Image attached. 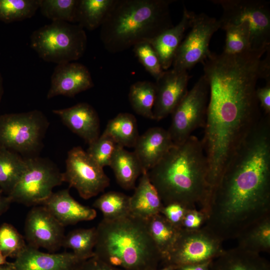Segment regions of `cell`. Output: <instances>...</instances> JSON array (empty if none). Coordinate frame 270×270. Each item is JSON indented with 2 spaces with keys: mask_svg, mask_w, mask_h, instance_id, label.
Segmentation results:
<instances>
[{
  "mask_svg": "<svg viewBox=\"0 0 270 270\" xmlns=\"http://www.w3.org/2000/svg\"><path fill=\"white\" fill-rule=\"evenodd\" d=\"M27 166L26 159L12 150L0 148V188L8 195L14 188Z\"/></svg>",
  "mask_w": 270,
  "mask_h": 270,
  "instance_id": "obj_26",
  "label": "cell"
},
{
  "mask_svg": "<svg viewBox=\"0 0 270 270\" xmlns=\"http://www.w3.org/2000/svg\"><path fill=\"white\" fill-rule=\"evenodd\" d=\"M4 94L3 79L1 73L0 72V102Z\"/></svg>",
  "mask_w": 270,
  "mask_h": 270,
  "instance_id": "obj_47",
  "label": "cell"
},
{
  "mask_svg": "<svg viewBox=\"0 0 270 270\" xmlns=\"http://www.w3.org/2000/svg\"><path fill=\"white\" fill-rule=\"evenodd\" d=\"M114 0H78L76 21L82 28L93 30L100 27Z\"/></svg>",
  "mask_w": 270,
  "mask_h": 270,
  "instance_id": "obj_28",
  "label": "cell"
},
{
  "mask_svg": "<svg viewBox=\"0 0 270 270\" xmlns=\"http://www.w3.org/2000/svg\"><path fill=\"white\" fill-rule=\"evenodd\" d=\"M206 220V214L198 209H188L182 222L180 229L194 230L202 228Z\"/></svg>",
  "mask_w": 270,
  "mask_h": 270,
  "instance_id": "obj_40",
  "label": "cell"
},
{
  "mask_svg": "<svg viewBox=\"0 0 270 270\" xmlns=\"http://www.w3.org/2000/svg\"><path fill=\"white\" fill-rule=\"evenodd\" d=\"M174 268L170 266H164L163 268L160 270H174Z\"/></svg>",
  "mask_w": 270,
  "mask_h": 270,
  "instance_id": "obj_48",
  "label": "cell"
},
{
  "mask_svg": "<svg viewBox=\"0 0 270 270\" xmlns=\"http://www.w3.org/2000/svg\"><path fill=\"white\" fill-rule=\"evenodd\" d=\"M94 86L90 73L84 65L74 62L58 64L52 75L46 98L58 96L74 97Z\"/></svg>",
  "mask_w": 270,
  "mask_h": 270,
  "instance_id": "obj_16",
  "label": "cell"
},
{
  "mask_svg": "<svg viewBox=\"0 0 270 270\" xmlns=\"http://www.w3.org/2000/svg\"><path fill=\"white\" fill-rule=\"evenodd\" d=\"M62 178L69 188H74L85 200L97 196L110 184V179L104 168L80 146L73 147L68 152Z\"/></svg>",
  "mask_w": 270,
  "mask_h": 270,
  "instance_id": "obj_12",
  "label": "cell"
},
{
  "mask_svg": "<svg viewBox=\"0 0 270 270\" xmlns=\"http://www.w3.org/2000/svg\"><path fill=\"white\" fill-rule=\"evenodd\" d=\"M30 46L44 60L58 64L80 59L87 46V36L78 24L52 22L34 31Z\"/></svg>",
  "mask_w": 270,
  "mask_h": 270,
  "instance_id": "obj_6",
  "label": "cell"
},
{
  "mask_svg": "<svg viewBox=\"0 0 270 270\" xmlns=\"http://www.w3.org/2000/svg\"><path fill=\"white\" fill-rule=\"evenodd\" d=\"M238 240V246L260 254L270 252V216L249 228Z\"/></svg>",
  "mask_w": 270,
  "mask_h": 270,
  "instance_id": "obj_32",
  "label": "cell"
},
{
  "mask_svg": "<svg viewBox=\"0 0 270 270\" xmlns=\"http://www.w3.org/2000/svg\"><path fill=\"white\" fill-rule=\"evenodd\" d=\"M93 206L98 209L103 215V219L114 220L130 214V196L126 194L110 191L98 198Z\"/></svg>",
  "mask_w": 270,
  "mask_h": 270,
  "instance_id": "obj_31",
  "label": "cell"
},
{
  "mask_svg": "<svg viewBox=\"0 0 270 270\" xmlns=\"http://www.w3.org/2000/svg\"><path fill=\"white\" fill-rule=\"evenodd\" d=\"M118 184L125 190L136 188V181L143 170L134 152L116 145L110 164Z\"/></svg>",
  "mask_w": 270,
  "mask_h": 270,
  "instance_id": "obj_24",
  "label": "cell"
},
{
  "mask_svg": "<svg viewBox=\"0 0 270 270\" xmlns=\"http://www.w3.org/2000/svg\"><path fill=\"white\" fill-rule=\"evenodd\" d=\"M78 0H40L41 14L52 22L75 23Z\"/></svg>",
  "mask_w": 270,
  "mask_h": 270,
  "instance_id": "obj_35",
  "label": "cell"
},
{
  "mask_svg": "<svg viewBox=\"0 0 270 270\" xmlns=\"http://www.w3.org/2000/svg\"><path fill=\"white\" fill-rule=\"evenodd\" d=\"M0 190V216L4 213L10 208L12 202L8 196H4Z\"/></svg>",
  "mask_w": 270,
  "mask_h": 270,
  "instance_id": "obj_44",
  "label": "cell"
},
{
  "mask_svg": "<svg viewBox=\"0 0 270 270\" xmlns=\"http://www.w3.org/2000/svg\"><path fill=\"white\" fill-rule=\"evenodd\" d=\"M220 28L226 32V43L223 53L235 54L252 51L248 24L242 22L237 24H226Z\"/></svg>",
  "mask_w": 270,
  "mask_h": 270,
  "instance_id": "obj_33",
  "label": "cell"
},
{
  "mask_svg": "<svg viewBox=\"0 0 270 270\" xmlns=\"http://www.w3.org/2000/svg\"><path fill=\"white\" fill-rule=\"evenodd\" d=\"M173 0H114L100 26V38L111 53L150 41L173 26L170 6Z\"/></svg>",
  "mask_w": 270,
  "mask_h": 270,
  "instance_id": "obj_4",
  "label": "cell"
},
{
  "mask_svg": "<svg viewBox=\"0 0 270 270\" xmlns=\"http://www.w3.org/2000/svg\"><path fill=\"white\" fill-rule=\"evenodd\" d=\"M266 85L256 89V95L260 108L265 114H270V78L266 80Z\"/></svg>",
  "mask_w": 270,
  "mask_h": 270,
  "instance_id": "obj_42",
  "label": "cell"
},
{
  "mask_svg": "<svg viewBox=\"0 0 270 270\" xmlns=\"http://www.w3.org/2000/svg\"><path fill=\"white\" fill-rule=\"evenodd\" d=\"M188 209L179 203L172 202L164 206L160 214L171 224L180 229L182 222Z\"/></svg>",
  "mask_w": 270,
  "mask_h": 270,
  "instance_id": "obj_39",
  "label": "cell"
},
{
  "mask_svg": "<svg viewBox=\"0 0 270 270\" xmlns=\"http://www.w3.org/2000/svg\"><path fill=\"white\" fill-rule=\"evenodd\" d=\"M194 12L184 6L180 21L149 41L156 52L164 70L172 66L186 30L190 28Z\"/></svg>",
  "mask_w": 270,
  "mask_h": 270,
  "instance_id": "obj_21",
  "label": "cell"
},
{
  "mask_svg": "<svg viewBox=\"0 0 270 270\" xmlns=\"http://www.w3.org/2000/svg\"><path fill=\"white\" fill-rule=\"evenodd\" d=\"M64 124L88 144L100 136V122L94 108L86 102H80L72 106L52 110Z\"/></svg>",
  "mask_w": 270,
  "mask_h": 270,
  "instance_id": "obj_18",
  "label": "cell"
},
{
  "mask_svg": "<svg viewBox=\"0 0 270 270\" xmlns=\"http://www.w3.org/2000/svg\"><path fill=\"white\" fill-rule=\"evenodd\" d=\"M40 0H0V20L10 23L33 16Z\"/></svg>",
  "mask_w": 270,
  "mask_h": 270,
  "instance_id": "obj_34",
  "label": "cell"
},
{
  "mask_svg": "<svg viewBox=\"0 0 270 270\" xmlns=\"http://www.w3.org/2000/svg\"><path fill=\"white\" fill-rule=\"evenodd\" d=\"M135 56L144 68L155 80H157L164 70L158 56L148 41H142L133 46Z\"/></svg>",
  "mask_w": 270,
  "mask_h": 270,
  "instance_id": "obj_37",
  "label": "cell"
},
{
  "mask_svg": "<svg viewBox=\"0 0 270 270\" xmlns=\"http://www.w3.org/2000/svg\"><path fill=\"white\" fill-rule=\"evenodd\" d=\"M49 122L40 110L0 115V148L25 158L38 156Z\"/></svg>",
  "mask_w": 270,
  "mask_h": 270,
  "instance_id": "obj_7",
  "label": "cell"
},
{
  "mask_svg": "<svg viewBox=\"0 0 270 270\" xmlns=\"http://www.w3.org/2000/svg\"><path fill=\"white\" fill-rule=\"evenodd\" d=\"M24 236L11 224L0 226V252L6 258H14L27 246Z\"/></svg>",
  "mask_w": 270,
  "mask_h": 270,
  "instance_id": "obj_36",
  "label": "cell"
},
{
  "mask_svg": "<svg viewBox=\"0 0 270 270\" xmlns=\"http://www.w3.org/2000/svg\"><path fill=\"white\" fill-rule=\"evenodd\" d=\"M96 240V227L76 229L64 236L62 247L70 249L78 258L85 260L94 256Z\"/></svg>",
  "mask_w": 270,
  "mask_h": 270,
  "instance_id": "obj_30",
  "label": "cell"
},
{
  "mask_svg": "<svg viewBox=\"0 0 270 270\" xmlns=\"http://www.w3.org/2000/svg\"><path fill=\"white\" fill-rule=\"evenodd\" d=\"M148 174L164 206L177 202L188 209L200 208L205 214L210 196L208 168L196 136L174 145Z\"/></svg>",
  "mask_w": 270,
  "mask_h": 270,
  "instance_id": "obj_3",
  "label": "cell"
},
{
  "mask_svg": "<svg viewBox=\"0 0 270 270\" xmlns=\"http://www.w3.org/2000/svg\"><path fill=\"white\" fill-rule=\"evenodd\" d=\"M146 221L149 234L161 254L162 260L172 249L180 228L171 224L160 214Z\"/></svg>",
  "mask_w": 270,
  "mask_h": 270,
  "instance_id": "obj_27",
  "label": "cell"
},
{
  "mask_svg": "<svg viewBox=\"0 0 270 270\" xmlns=\"http://www.w3.org/2000/svg\"><path fill=\"white\" fill-rule=\"evenodd\" d=\"M0 270H16L12 266V263L0 266Z\"/></svg>",
  "mask_w": 270,
  "mask_h": 270,
  "instance_id": "obj_45",
  "label": "cell"
},
{
  "mask_svg": "<svg viewBox=\"0 0 270 270\" xmlns=\"http://www.w3.org/2000/svg\"><path fill=\"white\" fill-rule=\"evenodd\" d=\"M270 50L264 59L252 51L212 53L202 63L209 86L202 140L210 148L224 152L234 150L260 119L256 84L260 78H270Z\"/></svg>",
  "mask_w": 270,
  "mask_h": 270,
  "instance_id": "obj_2",
  "label": "cell"
},
{
  "mask_svg": "<svg viewBox=\"0 0 270 270\" xmlns=\"http://www.w3.org/2000/svg\"><path fill=\"white\" fill-rule=\"evenodd\" d=\"M7 258L0 252V266L8 264L9 262L6 260Z\"/></svg>",
  "mask_w": 270,
  "mask_h": 270,
  "instance_id": "obj_46",
  "label": "cell"
},
{
  "mask_svg": "<svg viewBox=\"0 0 270 270\" xmlns=\"http://www.w3.org/2000/svg\"><path fill=\"white\" fill-rule=\"evenodd\" d=\"M102 134L124 148H134L140 136L136 118L128 112L119 113L110 120Z\"/></svg>",
  "mask_w": 270,
  "mask_h": 270,
  "instance_id": "obj_25",
  "label": "cell"
},
{
  "mask_svg": "<svg viewBox=\"0 0 270 270\" xmlns=\"http://www.w3.org/2000/svg\"><path fill=\"white\" fill-rule=\"evenodd\" d=\"M96 228L94 256L122 270H152L161 254L148 231L145 220L130 214L102 219Z\"/></svg>",
  "mask_w": 270,
  "mask_h": 270,
  "instance_id": "obj_5",
  "label": "cell"
},
{
  "mask_svg": "<svg viewBox=\"0 0 270 270\" xmlns=\"http://www.w3.org/2000/svg\"><path fill=\"white\" fill-rule=\"evenodd\" d=\"M128 100L137 114L154 120L153 108L156 100L154 83L148 80L134 83L130 88Z\"/></svg>",
  "mask_w": 270,
  "mask_h": 270,
  "instance_id": "obj_29",
  "label": "cell"
},
{
  "mask_svg": "<svg viewBox=\"0 0 270 270\" xmlns=\"http://www.w3.org/2000/svg\"><path fill=\"white\" fill-rule=\"evenodd\" d=\"M116 144L109 136L102 134L88 144L86 152L100 166H110Z\"/></svg>",
  "mask_w": 270,
  "mask_h": 270,
  "instance_id": "obj_38",
  "label": "cell"
},
{
  "mask_svg": "<svg viewBox=\"0 0 270 270\" xmlns=\"http://www.w3.org/2000/svg\"><path fill=\"white\" fill-rule=\"evenodd\" d=\"M24 239L31 247L54 252L62 247L64 227L43 206H32L24 223Z\"/></svg>",
  "mask_w": 270,
  "mask_h": 270,
  "instance_id": "obj_14",
  "label": "cell"
},
{
  "mask_svg": "<svg viewBox=\"0 0 270 270\" xmlns=\"http://www.w3.org/2000/svg\"><path fill=\"white\" fill-rule=\"evenodd\" d=\"M42 205L64 227L92 220L96 216V210L76 201L70 195L69 189L53 192Z\"/></svg>",
  "mask_w": 270,
  "mask_h": 270,
  "instance_id": "obj_19",
  "label": "cell"
},
{
  "mask_svg": "<svg viewBox=\"0 0 270 270\" xmlns=\"http://www.w3.org/2000/svg\"><path fill=\"white\" fill-rule=\"evenodd\" d=\"M203 226L222 242L270 216V114L234 153L211 194Z\"/></svg>",
  "mask_w": 270,
  "mask_h": 270,
  "instance_id": "obj_1",
  "label": "cell"
},
{
  "mask_svg": "<svg viewBox=\"0 0 270 270\" xmlns=\"http://www.w3.org/2000/svg\"><path fill=\"white\" fill-rule=\"evenodd\" d=\"M84 261L72 252L46 253L27 245L12 264L16 270H76Z\"/></svg>",
  "mask_w": 270,
  "mask_h": 270,
  "instance_id": "obj_17",
  "label": "cell"
},
{
  "mask_svg": "<svg viewBox=\"0 0 270 270\" xmlns=\"http://www.w3.org/2000/svg\"><path fill=\"white\" fill-rule=\"evenodd\" d=\"M208 96V84L202 75L171 114L168 130L174 145L184 142L195 130L204 127Z\"/></svg>",
  "mask_w": 270,
  "mask_h": 270,
  "instance_id": "obj_11",
  "label": "cell"
},
{
  "mask_svg": "<svg viewBox=\"0 0 270 270\" xmlns=\"http://www.w3.org/2000/svg\"><path fill=\"white\" fill-rule=\"evenodd\" d=\"M76 270H122L109 265L94 256L82 262Z\"/></svg>",
  "mask_w": 270,
  "mask_h": 270,
  "instance_id": "obj_41",
  "label": "cell"
},
{
  "mask_svg": "<svg viewBox=\"0 0 270 270\" xmlns=\"http://www.w3.org/2000/svg\"><path fill=\"white\" fill-rule=\"evenodd\" d=\"M174 146L168 130L156 126L148 128L139 136L134 152L140 162L143 172H148Z\"/></svg>",
  "mask_w": 270,
  "mask_h": 270,
  "instance_id": "obj_20",
  "label": "cell"
},
{
  "mask_svg": "<svg viewBox=\"0 0 270 270\" xmlns=\"http://www.w3.org/2000/svg\"><path fill=\"white\" fill-rule=\"evenodd\" d=\"M210 270H270V264L260 254L237 246L212 260Z\"/></svg>",
  "mask_w": 270,
  "mask_h": 270,
  "instance_id": "obj_22",
  "label": "cell"
},
{
  "mask_svg": "<svg viewBox=\"0 0 270 270\" xmlns=\"http://www.w3.org/2000/svg\"><path fill=\"white\" fill-rule=\"evenodd\" d=\"M190 77L188 71L172 68L164 70L156 80L154 120H160L171 114L188 92Z\"/></svg>",
  "mask_w": 270,
  "mask_h": 270,
  "instance_id": "obj_15",
  "label": "cell"
},
{
  "mask_svg": "<svg viewBox=\"0 0 270 270\" xmlns=\"http://www.w3.org/2000/svg\"><path fill=\"white\" fill-rule=\"evenodd\" d=\"M27 166L20 180L7 195L12 202L27 206L42 205L63 182L62 172L50 159L26 158Z\"/></svg>",
  "mask_w": 270,
  "mask_h": 270,
  "instance_id": "obj_9",
  "label": "cell"
},
{
  "mask_svg": "<svg viewBox=\"0 0 270 270\" xmlns=\"http://www.w3.org/2000/svg\"><path fill=\"white\" fill-rule=\"evenodd\" d=\"M222 242L204 226L194 230L180 229L172 249L161 263L163 266L176 268L211 261L224 250Z\"/></svg>",
  "mask_w": 270,
  "mask_h": 270,
  "instance_id": "obj_10",
  "label": "cell"
},
{
  "mask_svg": "<svg viewBox=\"0 0 270 270\" xmlns=\"http://www.w3.org/2000/svg\"><path fill=\"white\" fill-rule=\"evenodd\" d=\"M220 20L201 13L194 14L190 31L182 40L176 54L172 68L186 70L203 63L212 54L210 40L220 28Z\"/></svg>",
  "mask_w": 270,
  "mask_h": 270,
  "instance_id": "obj_13",
  "label": "cell"
},
{
  "mask_svg": "<svg viewBox=\"0 0 270 270\" xmlns=\"http://www.w3.org/2000/svg\"><path fill=\"white\" fill-rule=\"evenodd\" d=\"M211 261L200 264L184 265L176 268L174 270H210V264Z\"/></svg>",
  "mask_w": 270,
  "mask_h": 270,
  "instance_id": "obj_43",
  "label": "cell"
},
{
  "mask_svg": "<svg viewBox=\"0 0 270 270\" xmlns=\"http://www.w3.org/2000/svg\"><path fill=\"white\" fill-rule=\"evenodd\" d=\"M222 8L220 26L246 22L250 27L251 50L263 55L270 48L269 2L262 0H212Z\"/></svg>",
  "mask_w": 270,
  "mask_h": 270,
  "instance_id": "obj_8",
  "label": "cell"
},
{
  "mask_svg": "<svg viewBox=\"0 0 270 270\" xmlns=\"http://www.w3.org/2000/svg\"><path fill=\"white\" fill-rule=\"evenodd\" d=\"M164 206L160 196L150 180L148 172H143L134 192L130 196V214L144 220L158 214Z\"/></svg>",
  "mask_w": 270,
  "mask_h": 270,
  "instance_id": "obj_23",
  "label": "cell"
}]
</instances>
